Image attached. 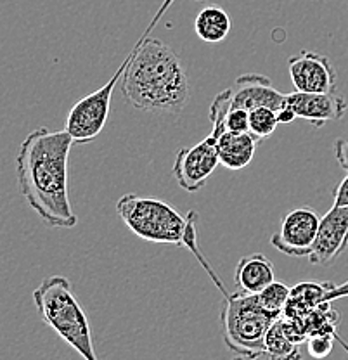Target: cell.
I'll use <instances>...</instances> for the list:
<instances>
[{"label": "cell", "mask_w": 348, "mask_h": 360, "mask_svg": "<svg viewBox=\"0 0 348 360\" xmlns=\"http://www.w3.org/2000/svg\"><path fill=\"white\" fill-rule=\"evenodd\" d=\"M73 139L66 130H33L18 149V187L30 208L47 227L71 229L78 224L70 201L68 158Z\"/></svg>", "instance_id": "6da1fadb"}, {"label": "cell", "mask_w": 348, "mask_h": 360, "mask_svg": "<svg viewBox=\"0 0 348 360\" xmlns=\"http://www.w3.org/2000/svg\"><path fill=\"white\" fill-rule=\"evenodd\" d=\"M174 0H165L132 49V59L122 75V92L132 108L146 112H181L191 90L186 68L177 52L158 39H149Z\"/></svg>", "instance_id": "7a4b0ae2"}, {"label": "cell", "mask_w": 348, "mask_h": 360, "mask_svg": "<svg viewBox=\"0 0 348 360\" xmlns=\"http://www.w3.org/2000/svg\"><path fill=\"white\" fill-rule=\"evenodd\" d=\"M33 302L40 317L61 340H65L84 360H99L94 350L87 314L75 296L65 276H51L33 291Z\"/></svg>", "instance_id": "3957f363"}, {"label": "cell", "mask_w": 348, "mask_h": 360, "mask_svg": "<svg viewBox=\"0 0 348 360\" xmlns=\"http://www.w3.org/2000/svg\"><path fill=\"white\" fill-rule=\"evenodd\" d=\"M281 317L265 310L257 295L236 291L226 296L222 309L224 341L229 350L245 360H255L265 355V336Z\"/></svg>", "instance_id": "277c9868"}, {"label": "cell", "mask_w": 348, "mask_h": 360, "mask_svg": "<svg viewBox=\"0 0 348 360\" xmlns=\"http://www.w3.org/2000/svg\"><path fill=\"white\" fill-rule=\"evenodd\" d=\"M116 212L137 238L158 245L184 246L187 215H181L167 201L129 193L116 202Z\"/></svg>", "instance_id": "5b68a950"}, {"label": "cell", "mask_w": 348, "mask_h": 360, "mask_svg": "<svg viewBox=\"0 0 348 360\" xmlns=\"http://www.w3.org/2000/svg\"><path fill=\"white\" fill-rule=\"evenodd\" d=\"M212 132L203 141L191 146V148L179 149L177 155H175L172 174L186 193H198L200 189H203L207 186L210 175L220 165L217 139L220 137V134L226 132L224 118L212 120Z\"/></svg>", "instance_id": "8992f818"}, {"label": "cell", "mask_w": 348, "mask_h": 360, "mask_svg": "<svg viewBox=\"0 0 348 360\" xmlns=\"http://www.w3.org/2000/svg\"><path fill=\"white\" fill-rule=\"evenodd\" d=\"M321 217L309 206L291 210L281 220V229L271 238V245L288 257H309L316 243Z\"/></svg>", "instance_id": "52a82bcc"}, {"label": "cell", "mask_w": 348, "mask_h": 360, "mask_svg": "<svg viewBox=\"0 0 348 360\" xmlns=\"http://www.w3.org/2000/svg\"><path fill=\"white\" fill-rule=\"evenodd\" d=\"M288 71L297 92L326 94L336 90L338 75L333 63L323 54L302 51L288 61Z\"/></svg>", "instance_id": "ba28073f"}, {"label": "cell", "mask_w": 348, "mask_h": 360, "mask_svg": "<svg viewBox=\"0 0 348 360\" xmlns=\"http://www.w3.org/2000/svg\"><path fill=\"white\" fill-rule=\"evenodd\" d=\"M348 248V206H333L321 217L316 243L309 255L312 265H331Z\"/></svg>", "instance_id": "9c48e42d"}, {"label": "cell", "mask_w": 348, "mask_h": 360, "mask_svg": "<svg viewBox=\"0 0 348 360\" xmlns=\"http://www.w3.org/2000/svg\"><path fill=\"white\" fill-rule=\"evenodd\" d=\"M286 106L295 111L297 118L312 123L316 129H321L329 122H338L345 116L348 101L343 94H307L297 92L286 94Z\"/></svg>", "instance_id": "30bf717a"}, {"label": "cell", "mask_w": 348, "mask_h": 360, "mask_svg": "<svg viewBox=\"0 0 348 360\" xmlns=\"http://www.w3.org/2000/svg\"><path fill=\"white\" fill-rule=\"evenodd\" d=\"M231 92V110L241 108V110L252 111L255 108H271L279 111L286 104V94H281L274 89L271 78L258 73L241 75L234 82Z\"/></svg>", "instance_id": "8fae6325"}, {"label": "cell", "mask_w": 348, "mask_h": 360, "mask_svg": "<svg viewBox=\"0 0 348 360\" xmlns=\"http://www.w3.org/2000/svg\"><path fill=\"white\" fill-rule=\"evenodd\" d=\"M302 341H305V336L297 324L281 315L265 336V355L269 360H302Z\"/></svg>", "instance_id": "7c38bea8"}, {"label": "cell", "mask_w": 348, "mask_h": 360, "mask_svg": "<svg viewBox=\"0 0 348 360\" xmlns=\"http://www.w3.org/2000/svg\"><path fill=\"white\" fill-rule=\"evenodd\" d=\"M274 281V264L262 253H252L243 257L234 272L236 288L245 295H258Z\"/></svg>", "instance_id": "4fadbf2b"}, {"label": "cell", "mask_w": 348, "mask_h": 360, "mask_svg": "<svg viewBox=\"0 0 348 360\" xmlns=\"http://www.w3.org/2000/svg\"><path fill=\"white\" fill-rule=\"evenodd\" d=\"M257 141L250 132H224L217 139V151L220 163L229 170H243L253 161L257 153Z\"/></svg>", "instance_id": "5bb4252c"}, {"label": "cell", "mask_w": 348, "mask_h": 360, "mask_svg": "<svg viewBox=\"0 0 348 360\" xmlns=\"http://www.w3.org/2000/svg\"><path fill=\"white\" fill-rule=\"evenodd\" d=\"M231 28L232 21L227 11L215 4L203 7L194 20V32L207 44H219L226 40Z\"/></svg>", "instance_id": "9a60e30c"}, {"label": "cell", "mask_w": 348, "mask_h": 360, "mask_svg": "<svg viewBox=\"0 0 348 360\" xmlns=\"http://www.w3.org/2000/svg\"><path fill=\"white\" fill-rule=\"evenodd\" d=\"M290 292H291V288H288L286 284L274 281V283L269 284L265 290L258 292L257 298L265 310H269V312L272 314L283 315L284 307H286L288 300H290Z\"/></svg>", "instance_id": "2e32d148"}, {"label": "cell", "mask_w": 348, "mask_h": 360, "mask_svg": "<svg viewBox=\"0 0 348 360\" xmlns=\"http://www.w3.org/2000/svg\"><path fill=\"white\" fill-rule=\"evenodd\" d=\"M278 125V111L271 108H255L250 111V134L258 141L274 134Z\"/></svg>", "instance_id": "e0dca14e"}, {"label": "cell", "mask_w": 348, "mask_h": 360, "mask_svg": "<svg viewBox=\"0 0 348 360\" xmlns=\"http://www.w3.org/2000/svg\"><path fill=\"white\" fill-rule=\"evenodd\" d=\"M336 338L331 335H314L307 338V348H309L310 357L316 360H323L333 352V343Z\"/></svg>", "instance_id": "ac0fdd59"}, {"label": "cell", "mask_w": 348, "mask_h": 360, "mask_svg": "<svg viewBox=\"0 0 348 360\" xmlns=\"http://www.w3.org/2000/svg\"><path fill=\"white\" fill-rule=\"evenodd\" d=\"M224 125L227 132H250V111L241 110V108L229 110L224 118Z\"/></svg>", "instance_id": "d6986e66"}, {"label": "cell", "mask_w": 348, "mask_h": 360, "mask_svg": "<svg viewBox=\"0 0 348 360\" xmlns=\"http://www.w3.org/2000/svg\"><path fill=\"white\" fill-rule=\"evenodd\" d=\"M335 158L340 167L348 174V139H336Z\"/></svg>", "instance_id": "ffe728a7"}, {"label": "cell", "mask_w": 348, "mask_h": 360, "mask_svg": "<svg viewBox=\"0 0 348 360\" xmlns=\"http://www.w3.org/2000/svg\"><path fill=\"white\" fill-rule=\"evenodd\" d=\"M333 206H348V174L333 189Z\"/></svg>", "instance_id": "44dd1931"}, {"label": "cell", "mask_w": 348, "mask_h": 360, "mask_svg": "<svg viewBox=\"0 0 348 360\" xmlns=\"http://www.w3.org/2000/svg\"><path fill=\"white\" fill-rule=\"evenodd\" d=\"M295 120H297V115H295V111L291 110L290 106H286V104H284V106L278 111L279 125H290V123H293Z\"/></svg>", "instance_id": "7402d4cb"}, {"label": "cell", "mask_w": 348, "mask_h": 360, "mask_svg": "<svg viewBox=\"0 0 348 360\" xmlns=\"http://www.w3.org/2000/svg\"><path fill=\"white\" fill-rule=\"evenodd\" d=\"M234 360H245L243 357H238V359H234Z\"/></svg>", "instance_id": "603a6c76"}, {"label": "cell", "mask_w": 348, "mask_h": 360, "mask_svg": "<svg viewBox=\"0 0 348 360\" xmlns=\"http://www.w3.org/2000/svg\"><path fill=\"white\" fill-rule=\"evenodd\" d=\"M196 2H203V0H196Z\"/></svg>", "instance_id": "cb8c5ba5"}]
</instances>
